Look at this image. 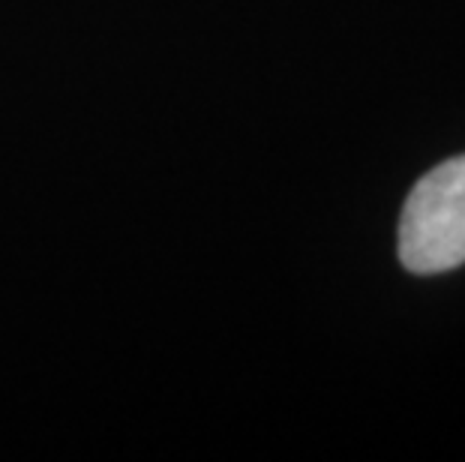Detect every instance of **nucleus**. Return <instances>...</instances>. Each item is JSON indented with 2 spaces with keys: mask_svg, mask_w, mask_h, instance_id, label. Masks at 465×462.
<instances>
[{
  "mask_svg": "<svg viewBox=\"0 0 465 462\" xmlns=\"http://www.w3.org/2000/svg\"><path fill=\"white\" fill-rule=\"evenodd\" d=\"M397 252L405 270L432 277L465 264V153L411 186L400 213Z\"/></svg>",
  "mask_w": 465,
  "mask_h": 462,
  "instance_id": "nucleus-1",
  "label": "nucleus"
}]
</instances>
